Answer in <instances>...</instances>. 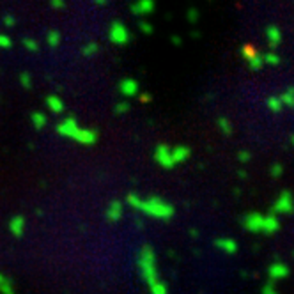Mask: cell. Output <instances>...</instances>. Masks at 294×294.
Masks as SVG:
<instances>
[{
	"label": "cell",
	"instance_id": "obj_1",
	"mask_svg": "<svg viewBox=\"0 0 294 294\" xmlns=\"http://www.w3.org/2000/svg\"><path fill=\"white\" fill-rule=\"evenodd\" d=\"M128 206L135 207L146 216L156 218V220H168L174 216V206L170 202L163 201L162 197H149V199H142L137 193H129L126 197Z\"/></svg>",
	"mask_w": 294,
	"mask_h": 294
},
{
	"label": "cell",
	"instance_id": "obj_2",
	"mask_svg": "<svg viewBox=\"0 0 294 294\" xmlns=\"http://www.w3.org/2000/svg\"><path fill=\"white\" fill-rule=\"evenodd\" d=\"M57 133L60 137L71 138V140L82 144V146H94L98 142V131L89 129V128H82L74 117H66L62 123L57 124Z\"/></svg>",
	"mask_w": 294,
	"mask_h": 294
},
{
	"label": "cell",
	"instance_id": "obj_3",
	"mask_svg": "<svg viewBox=\"0 0 294 294\" xmlns=\"http://www.w3.org/2000/svg\"><path fill=\"white\" fill-rule=\"evenodd\" d=\"M138 270H140V275H142L147 287L154 285L160 280L156 268V255H154V250L151 246H144L138 254Z\"/></svg>",
	"mask_w": 294,
	"mask_h": 294
},
{
	"label": "cell",
	"instance_id": "obj_4",
	"mask_svg": "<svg viewBox=\"0 0 294 294\" xmlns=\"http://www.w3.org/2000/svg\"><path fill=\"white\" fill-rule=\"evenodd\" d=\"M108 39L112 41L113 44H117V46H126L131 39V34H129V30L124 23L121 21H113L110 25V29H108Z\"/></svg>",
	"mask_w": 294,
	"mask_h": 294
},
{
	"label": "cell",
	"instance_id": "obj_5",
	"mask_svg": "<svg viewBox=\"0 0 294 294\" xmlns=\"http://www.w3.org/2000/svg\"><path fill=\"white\" fill-rule=\"evenodd\" d=\"M154 160L162 168H172L174 167V160H172V149L167 144H160V146L154 149Z\"/></svg>",
	"mask_w": 294,
	"mask_h": 294
},
{
	"label": "cell",
	"instance_id": "obj_6",
	"mask_svg": "<svg viewBox=\"0 0 294 294\" xmlns=\"http://www.w3.org/2000/svg\"><path fill=\"white\" fill-rule=\"evenodd\" d=\"M119 92L123 94L124 98H135L140 94V85L135 78H124L119 84Z\"/></svg>",
	"mask_w": 294,
	"mask_h": 294
},
{
	"label": "cell",
	"instance_id": "obj_7",
	"mask_svg": "<svg viewBox=\"0 0 294 294\" xmlns=\"http://www.w3.org/2000/svg\"><path fill=\"white\" fill-rule=\"evenodd\" d=\"M276 213H293L294 209V201H293V195L289 191H282L280 197L276 199V204L273 207Z\"/></svg>",
	"mask_w": 294,
	"mask_h": 294
},
{
	"label": "cell",
	"instance_id": "obj_8",
	"mask_svg": "<svg viewBox=\"0 0 294 294\" xmlns=\"http://www.w3.org/2000/svg\"><path fill=\"white\" fill-rule=\"evenodd\" d=\"M124 213V206L121 201H112L107 206V211H105V216H107L108 221H119L123 218Z\"/></svg>",
	"mask_w": 294,
	"mask_h": 294
},
{
	"label": "cell",
	"instance_id": "obj_9",
	"mask_svg": "<svg viewBox=\"0 0 294 294\" xmlns=\"http://www.w3.org/2000/svg\"><path fill=\"white\" fill-rule=\"evenodd\" d=\"M262 221H264V216L262 215H259V213H248V215L245 216L243 223H245V227L248 231L262 232Z\"/></svg>",
	"mask_w": 294,
	"mask_h": 294
},
{
	"label": "cell",
	"instance_id": "obj_10",
	"mask_svg": "<svg viewBox=\"0 0 294 294\" xmlns=\"http://www.w3.org/2000/svg\"><path fill=\"white\" fill-rule=\"evenodd\" d=\"M154 11V2L152 0H140L131 5V13L135 16H147Z\"/></svg>",
	"mask_w": 294,
	"mask_h": 294
},
{
	"label": "cell",
	"instance_id": "obj_11",
	"mask_svg": "<svg viewBox=\"0 0 294 294\" xmlns=\"http://www.w3.org/2000/svg\"><path fill=\"white\" fill-rule=\"evenodd\" d=\"M170 149H172V160H174V165L186 162L191 154L190 147L183 146V144H179V146H176V147H170Z\"/></svg>",
	"mask_w": 294,
	"mask_h": 294
},
{
	"label": "cell",
	"instance_id": "obj_12",
	"mask_svg": "<svg viewBox=\"0 0 294 294\" xmlns=\"http://www.w3.org/2000/svg\"><path fill=\"white\" fill-rule=\"evenodd\" d=\"M9 232L15 238H21L25 232V218L21 215H16L13 216L9 220Z\"/></svg>",
	"mask_w": 294,
	"mask_h": 294
},
{
	"label": "cell",
	"instance_id": "obj_13",
	"mask_svg": "<svg viewBox=\"0 0 294 294\" xmlns=\"http://www.w3.org/2000/svg\"><path fill=\"white\" fill-rule=\"evenodd\" d=\"M46 107H48V110L52 113H62L64 112V99H60L59 96L52 94V96L46 98Z\"/></svg>",
	"mask_w": 294,
	"mask_h": 294
},
{
	"label": "cell",
	"instance_id": "obj_14",
	"mask_svg": "<svg viewBox=\"0 0 294 294\" xmlns=\"http://www.w3.org/2000/svg\"><path fill=\"white\" fill-rule=\"evenodd\" d=\"M289 275V268L285 264H282V262H276V264H273L270 268V276L271 280H278V278H284V276H287Z\"/></svg>",
	"mask_w": 294,
	"mask_h": 294
},
{
	"label": "cell",
	"instance_id": "obj_15",
	"mask_svg": "<svg viewBox=\"0 0 294 294\" xmlns=\"http://www.w3.org/2000/svg\"><path fill=\"white\" fill-rule=\"evenodd\" d=\"M216 246L223 250L225 254H234L238 250V245H236L234 239H229V238H221V239H216Z\"/></svg>",
	"mask_w": 294,
	"mask_h": 294
},
{
	"label": "cell",
	"instance_id": "obj_16",
	"mask_svg": "<svg viewBox=\"0 0 294 294\" xmlns=\"http://www.w3.org/2000/svg\"><path fill=\"white\" fill-rule=\"evenodd\" d=\"M278 220H276V215H268L264 216V221H262V231L264 232H275L278 231Z\"/></svg>",
	"mask_w": 294,
	"mask_h": 294
},
{
	"label": "cell",
	"instance_id": "obj_17",
	"mask_svg": "<svg viewBox=\"0 0 294 294\" xmlns=\"http://www.w3.org/2000/svg\"><path fill=\"white\" fill-rule=\"evenodd\" d=\"M266 36H268V41H270V46H278L280 39H282V34H280V29L278 27H268L266 30Z\"/></svg>",
	"mask_w": 294,
	"mask_h": 294
},
{
	"label": "cell",
	"instance_id": "obj_18",
	"mask_svg": "<svg viewBox=\"0 0 294 294\" xmlns=\"http://www.w3.org/2000/svg\"><path fill=\"white\" fill-rule=\"evenodd\" d=\"M30 121H32V124H34L36 129H43V128L46 126V123H48L46 113H43V112H34L32 115H30Z\"/></svg>",
	"mask_w": 294,
	"mask_h": 294
},
{
	"label": "cell",
	"instance_id": "obj_19",
	"mask_svg": "<svg viewBox=\"0 0 294 294\" xmlns=\"http://www.w3.org/2000/svg\"><path fill=\"white\" fill-rule=\"evenodd\" d=\"M0 294H16L11 280L4 273H0Z\"/></svg>",
	"mask_w": 294,
	"mask_h": 294
},
{
	"label": "cell",
	"instance_id": "obj_20",
	"mask_svg": "<svg viewBox=\"0 0 294 294\" xmlns=\"http://www.w3.org/2000/svg\"><path fill=\"white\" fill-rule=\"evenodd\" d=\"M60 39H62V36H60L59 30H50L48 34H46V43H48L52 48H57L60 44Z\"/></svg>",
	"mask_w": 294,
	"mask_h": 294
},
{
	"label": "cell",
	"instance_id": "obj_21",
	"mask_svg": "<svg viewBox=\"0 0 294 294\" xmlns=\"http://www.w3.org/2000/svg\"><path fill=\"white\" fill-rule=\"evenodd\" d=\"M280 101H282V105H291V107H294V87L287 89V91L280 96Z\"/></svg>",
	"mask_w": 294,
	"mask_h": 294
},
{
	"label": "cell",
	"instance_id": "obj_22",
	"mask_svg": "<svg viewBox=\"0 0 294 294\" xmlns=\"http://www.w3.org/2000/svg\"><path fill=\"white\" fill-rule=\"evenodd\" d=\"M149 291H151V294H168L167 284H165V282H162V280H158L156 284L151 285V287H149Z\"/></svg>",
	"mask_w": 294,
	"mask_h": 294
},
{
	"label": "cell",
	"instance_id": "obj_23",
	"mask_svg": "<svg viewBox=\"0 0 294 294\" xmlns=\"http://www.w3.org/2000/svg\"><path fill=\"white\" fill-rule=\"evenodd\" d=\"M96 54H98V43H92V41H91V43H87L84 48H82V55H84V57H92V55Z\"/></svg>",
	"mask_w": 294,
	"mask_h": 294
},
{
	"label": "cell",
	"instance_id": "obj_24",
	"mask_svg": "<svg viewBox=\"0 0 294 294\" xmlns=\"http://www.w3.org/2000/svg\"><path fill=\"white\" fill-rule=\"evenodd\" d=\"M262 55L260 54H255L254 57H252L250 60H248V66H250V69L252 71H259L260 68H262Z\"/></svg>",
	"mask_w": 294,
	"mask_h": 294
},
{
	"label": "cell",
	"instance_id": "obj_25",
	"mask_svg": "<svg viewBox=\"0 0 294 294\" xmlns=\"http://www.w3.org/2000/svg\"><path fill=\"white\" fill-rule=\"evenodd\" d=\"M218 126H220V131L223 133V135H231L232 133V124L229 123V119L220 117L218 119Z\"/></svg>",
	"mask_w": 294,
	"mask_h": 294
},
{
	"label": "cell",
	"instance_id": "obj_26",
	"mask_svg": "<svg viewBox=\"0 0 294 294\" xmlns=\"http://www.w3.org/2000/svg\"><path fill=\"white\" fill-rule=\"evenodd\" d=\"M268 107H270V110L271 112H280V110H282V107H284V105H282V101H280V98H270L268 99Z\"/></svg>",
	"mask_w": 294,
	"mask_h": 294
},
{
	"label": "cell",
	"instance_id": "obj_27",
	"mask_svg": "<svg viewBox=\"0 0 294 294\" xmlns=\"http://www.w3.org/2000/svg\"><path fill=\"white\" fill-rule=\"evenodd\" d=\"M262 62L264 64H271V66H276V64L280 62V57L276 54H266V55H262Z\"/></svg>",
	"mask_w": 294,
	"mask_h": 294
},
{
	"label": "cell",
	"instance_id": "obj_28",
	"mask_svg": "<svg viewBox=\"0 0 294 294\" xmlns=\"http://www.w3.org/2000/svg\"><path fill=\"white\" fill-rule=\"evenodd\" d=\"M23 46L29 50V52H37V50H39V44H37V41L30 39V37H27V39L23 41Z\"/></svg>",
	"mask_w": 294,
	"mask_h": 294
},
{
	"label": "cell",
	"instance_id": "obj_29",
	"mask_svg": "<svg viewBox=\"0 0 294 294\" xmlns=\"http://www.w3.org/2000/svg\"><path fill=\"white\" fill-rule=\"evenodd\" d=\"M20 84L23 85L25 89H30L32 87V76L29 73H21L20 74Z\"/></svg>",
	"mask_w": 294,
	"mask_h": 294
},
{
	"label": "cell",
	"instance_id": "obj_30",
	"mask_svg": "<svg viewBox=\"0 0 294 294\" xmlns=\"http://www.w3.org/2000/svg\"><path fill=\"white\" fill-rule=\"evenodd\" d=\"M13 46V39L7 34H0V48H11Z\"/></svg>",
	"mask_w": 294,
	"mask_h": 294
},
{
	"label": "cell",
	"instance_id": "obj_31",
	"mask_svg": "<svg viewBox=\"0 0 294 294\" xmlns=\"http://www.w3.org/2000/svg\"><path fill=\"white\" fill-rule=\"evenodd\" d=\"M128 110H129V105H128V101H119L117 105H115V113H126Z\"/></svg>",
	"mask_w": 294,
	"mask_h": 294
},
{
	"label": "cell",
	"instance_id": "obj_32",
	"mask_svg": "<svg viewBox=\"0 0 294 294\" xmlns=\"http://www.w3.org/2000/svg\"><path fill=\"white\" fill-rule=\"evenodd\" d=\"M255 54H257V52H255V50L252 48V46H245V48H243V57H245L246 60H250Z\"/></svg>",
	"mask_w": 294,
	"mask_h": 294
},
{
	"label": "cell",
	"instance_id": "obj_33",
	"mask_svg": "<svg viewBox=\"0 0 294 294\" xmlns=\"http://www.w3.org/2000/svg\"><path fill=\"white\" fill-rule=\"evenodd\" d=\"M138 27H140V30H142L144 34H151V32H152V25L147 23V21H140V23H138Z\"/></svg>",
	"mask_w": 294,
	"mask_h": 294
},
{
	"label": "cell",
	"instance_id": "obj_34",
	"mask_svg": "<svg viewBox=\"0 0 294 294\" xmlns=\"http://www.w3.org/2000/svg\"><path fill=\"white\" fill-rule=\"evenodd\" d=\"M50 7H54V9H64V7H66V2H64V0H50Z\"/></svg>",
	"mask_w": 294,
	"mask_h": 294
},
{
	"label": "cell",
	"instance_id": "obj_35",
	"mask_svg": "<svg viewBox=\"0 0 294 294\" xmlns=\"http://www.w3.org/2000/svg\"><path fill=\"white\" fill-rule=\"evenodd\" d=\"M4 23L7 25V27H15V25H16V20H15V16H11V15H5V16H4Z\"/></svg>",
	"mask_w": 294,
	"mask_h": 294
},
{
	"label": "cell",
	"instance_id": "obj_36",
	"mask_svg": "<svg viewBox=\"0 0 294 294\" xmlns=\"http://www.w3.org/2000/svg\"><path fill=\"white\" fill-rule=\"evenodd\" d=\"M197 18H199V11H197V9H190V11H188V20H190V21H197Z\"/></svg>",
	"mask_w": 294,
	"mask_h": 294
},
{
	"label": "cell",
	"instance_id": "obj_37",
	"mask_svg": "<svg viewBox=\"0 0 294 294\" xmlns=\"http://www.w3.org/2000/svg\"><path fill=\"white\" fill-rule=\"evenodd\" d=\"M262 294H278V293L275 291L273 284H268V285H264V289H262Z\"/></svg>",
	"mask_w": 294,
	"mask_h": 294
},
{
	"label": "cell",
	"instance_id": "obj_38",
	"mask_svg": "<svg viewBox=\"0 0 294 294\" xmlns=\"http://www.w3.org/2000/svg\"><path fill=\"white\" fill-rule=\"evenodd\" d=\"M271 176H275V177L282 176V167H280V165H275V167L271 168Z\"/></svg>",
	"mask_w": 294,
	"mask_h": 294
},
{
	"label": "cell",
	"instance_id": "obj_39",
	"mask_svg": "<svg viewBox=\"0 0 294 294\" xmlns=\"http://www.w3.org/2000/svg\"><path fill=\"white\" fill-rule=\"evenodd\" d=\"M248 160H250V154H248V152H245V151L239 152V162L245 163V162H248Z\"/></svg>",
	"mask_w": 294,
	"mask_h": 294
},
{
	"label": "cell",
	"instance_id": "obj_40",
	"mask_svg": "<svg viewBox=\"0 0 294 294\" xmlns=\"http://www.w3.org/2000/svg\"><path fill=\"white\" fill-rule=\"evenodd\" d=\"M140 101L142 103H149L151 101V94H140Z\"/></svg>",
	"mask_w": 294,
	"mask_h": 294
},
{
	"label": "cell",
	"instance_id": "obj_41",
	"mask_svg": "<svg viewBox=\"0 0 294 294\" xmlns=\"http://www.w3.org/2000/svg\"><path fill=\"white\" fill-rule=\"evenodd\" d=\"M172 43H174V44H181V39H179V37H172Z\"/></svg>",
	"mask_w": 294,
	"mask_h": 294
},
{
	"label": "cell",
	"instance_id": "obj_42",
	"mask_svg": "<svg viewBox=\"0 0 294 294\" xmlns=\"http://www.w3.org/2000/svg\"><path fill=\"white\" fill-rule=\"evenodd\" d=\"M96 4H98V5H107V2H105V0H98Z\"/></svg>",
	"mask_w": 294,
	"mask_h": 294
},
{
	"label": "cell",
	"instance_id": "obj_43",
	"mask_svg": "<svg viewBox=\"0 0 294 294\" xmlns=\"http://www.w3.org/2000/svg\"><path fill=\"white\" fill-rule=\"evenodd\" d=\"M291 142H293V144H294V135H293V137H291Z\"/></svg>",
	"mask_w": 294,
	"mask_h": 294
}]
</instances>
